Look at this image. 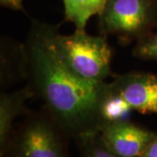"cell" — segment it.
I'll list each match as a JSON object with an SVG mask.
<instances>
[{
  "mask_svg": "<svg viewBox=\"0 0 157 157\" xmlns=\"http://www.w3.org/2000/svg\"><path fill=\"white\" fill-rule=\"evenodd\" d=\"M53 25L33 19L25 43V80L44 107L75 141L99 134L107 84L88 81L64 66L51 42Z\"/></svg>",
  "mask_w": 157,
  "mask_h": 157,
  "instance_id": "cell-1",
  "label": "cell"
},
{
  "mask_svg": "<svg viewBox=\"0 0 157 157\" xmlns=\"http://www.w3.org/2000/svg\"><path fill=\"white\" fill-rule=\"evenodd\" d=\"M98 17L101 35L128 45L157 30V0H107Z\"/></svg>",
  "mask_w": 157,
  "mask_h": 157,
  "instance_id": "cell-4",
  "label": "cell"
},
{
  "mask_svg": "<svg viewBox=\"0 0 157 157\" xmlns=\"http://www.w3.org/2000/svg\"><path fill=\"white\" fill-rule=\"evenodd\" d=\"M0 84L2 88L25 79L23 44L11 39H1Z\"/></svg>",
  "mask_w": 157,
  "mask_h": 157,
  "instance_id": "cell-8",
  "label": "cell"
},
{
  "mask_svg": "<svg viewBox=\"0 0 157 157\" xmlns=\"http://www.w3.org/2000/svg\"><path fill=\"white\" fill-rule=\"evenodd\" d=\"M24 0H0V5L3 7L11 9L13 11H25L23 6Z\"/></svg>",
  "mask_w": 157,
  "mask_h": 157,
  "instance_id": "cell-12",
  "label": "cell"
},
{
  "mask_svg": "<svg viewBox=\"0 0 157 157\" xmlns=\"http://www.w3.org/2000/svg\"><path fill=\"white\" fill-rule=\"evenodd\" d=\"M35 97L28 84L19 90L0 94V151L5 147L13 131L14 121L20 115H26L30 111L25 102Z\"/></svg>",
  "mask_w": 157,
  "mask_h": 157,
  "instance_id": "cell-7",
  "label": "cell"
},
{
  "mask_svg": "<svg viewBox=\"0 0 157 157\" xmlns=\"http://www.w3.org/2000/svg\"><path fill=\"white\" fill-rule=\"evenodd\" d=\"M59 25L52 26L51 42L64 66L73 74L88 81L103 82L113 73V50L104 35L93 36L86 32L63 35Z\"/></svg>",
  "mask_w": 157,
  "mask_h": 157,
  "instance_id": "cell-2",
  "label": "cell"
},
{
  "mask_svg": "<svg viewBox=\"0 0 157 157\" xmlns=\"http://www.w3.org/2000/svg\"><path fill=\"white\" fill-rule=\"evenodd\" d=\"M132 53L137 59L157 62V31L137 40Z\"/></svg>",
  "mask_w": 157,
  "mask_h": 157,
  "instance_id": "cell-11",
  "label": "cell"
},
{
  "mask_svg": "<svg viewBox=\"0 0 157 157\" xmlns=\"http://www.w3.org/2000/svg\"><path fill=\"white\" fill-rule=\"evenodd\" d=\"M157 133L128 119L105 123L99 136L109 151L121 157H140Z\"/></svg>",
  "mask_w": 157,
  "mask_h": 157,
  "instance_id": "cell-6",
  "label": "cell"
},
{
  "mask_svg": "<svg viewBox=\"0 0 157 157\" xmlns=\"http://www.w3.org/2000/svg\"><path fill=\"white\" fill-rule=\"evenodd\" d=\"M140 157H157V134Z\"/></svg>",
  "mask_w": 157,
  "mask_h": 157,
  "instance_id": "cell-13",
  "label": "cell"
},
{
  "mask_svg": "<svg viewBox=\"0 0 157 157\" xmlns=\"http://www.w3.org/2000/svg\"><path fill=\"white\" fill-rule=\"evenodd\" d=\"M76 143L82 157H121L109 151L103 145L99 134L84 137Z\"/></svg>",
  "mask_w": 157,
  "mask_h": 157,
  "instance_id": "cell-10",
  "label": "cell"
},
{
  "mask_svg": "<svg viewBox=\"0 0 157 157\" xmlns=\"http://www.w3.org/2000/svg\"><path fill=\"white\" fill-rule=\"evenodd\" d=\"M71 139L45 107L30 112L13 129L0 157H69Z\"/></svg>",
  "mask_w": 157,
  "mask_h": 157,
  "instance_id": "cell-3",
  "label": "cell"
},
{
  "mask_svg": "<svg viewBox=\"0 0 157 157\" xmlns=\"http://www.w3.org/2000/svg\"><path fill=\"white\" fill-rule=\"evenodd\" d=\"M107 90L132 111L157 114V74L133 72L113 74Z\"/></svg>",
  "mask_w": 157,
  "mask_h": 157,
  "instance_id": "cell-5",
  "label": "cell"
},
{
  "mask_svg": "<svg viewBox=\"0 0 157 157\" xmlns=\"http://www.w3.org/2000/svg\"><path fill=\"white\" fill-rule=\"evenodd\" d=\"M107 0H63L65 20L73 23L77 32H86L93 16H99Z\"/></svg>",
  "mask_w": 157,
  "mask_h": 157,
  "instance_id": "cell-9",
  "label": "cell"
}]
</instances>
